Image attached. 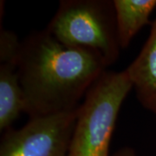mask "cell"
Returning a JSON list of instances; mask_svg holds the SVG:
<instances>
[{"label":"cell","instance_id":"obj_1","mask_svg":"<svg viewBox=\"0 0 156 156\" xmlns=\"http://www.w3.org/2000/svg\"><path fill=\"white\" fill-rule=\"evenodd\" d=\"M94 51L70 47L45 29L22 41L17 72L30 118L77 109L90 87L108 69Z\"/></svg>","mask_w":156,"mask_h":156},{"label":"cell","instance_id":"obj_2","mask_svg":"<svg viewBox=\"0 0 156 156\" xmlns=\"http://www.w3.org/2000/svg\"><path fill=\"white\" fill-rule=\"evenodd\" d=\"M132 89L125 69L101 74L78 107L68 156H112L109 147L117 118Z\"/></svg>","mask_w":156,"mask_h":156},{"label":"cell","instance_id":"obj_3","mask_svg":"<svg viewBox=\"0 0 156 156\" xmlns=\"http://www.w3.org/2000/svg\"><path fill=\"white\" fill-rule=\"evenodd\" d=\"M46 30L63 44L99 54L108 67L122 50L110 0H62Z\"/></svg>","mask_w":156,"mask_h":156},{"label":"cell","instance_id":"obj_4","mask_svg":"<svg viewBox=\"0 0 156 156\" xmlns=\"http://www.w3.org/2000/svg\"><path fill=\"white\" fill-rule=\"evenodd\" d=\"M77 109L30 118L2 133L0 156H68Z\"/></svg>","mask_w":156,"mask_h":156},{"label":"cell","instance_id":"obj_5","mask_svg":"<svg viewBox=\"0 0 156 156\" xmlns=\"http://www.w3.org/2000/svg\"><path fill=\"white\" fill-rule=\"evenodd\" d=\"M125 70L140 104L156 115V17L142 49Z\"/></svg>","mask_w":156,"mask_h":156},{"label":"cell","instance_id":"obj_6","mask_svg":"<svg viewBox=\"0 0 156 156\" xmlns=\"http://www.w3.org/2000/svg\"><path fill=\"white\" fill-rule=\"evenodd\" d=\"M113 4L120 46L126 49L141 29L152 23L156 0H113Z\"/></svg>","mask_w":156,"mask_h":156},{"label":"cell","instance_id":"obj_7","mask_svg":"<svg viewBox=\"0 0 156 156\" xmlns=\"http://www.w3.org/2000/svg\"><path fill=\"white\" fill-rule=\"evenodd\" d=\"M25 110L17 64L0 63V131L4 133Z\"/></svg>","mask_w":156,"mask_h":156},{"label":"cell","instance_id":"obj_8","mask_svg":"<svg viewBox=\"0 0 156 156\" xmlns=\"http://www.w3.org/2000/svg\"><path fill=\"white\" fill-rule=\"evenodd\" d=\"M22 41L11 30L1 28L0 31V63H17L21 50Z\"/></svg>","mask_w":156,"mask_h":156},{"label":"cell","instance_id":"obj_9","mask_svg":"<svg viewBox=\"0 0 156 156\" xmlns=\"http://www.w3.org/2000/svg\"><path fill=\"white\" fill-rule=\"evenodd\" d=\"M112 156H138V154L132 147H126L117 150Z\"/></svg>","mask_w":156,"mask_h":156}]
</instances>
